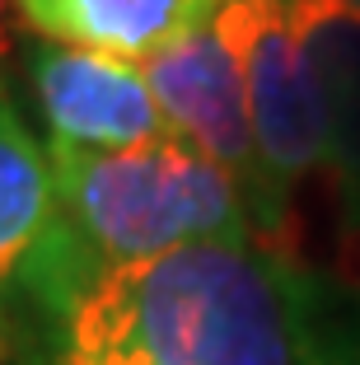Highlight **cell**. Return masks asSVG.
I'll list each match as a JSON object with an SVG mask.
<instances>
[{"label":"cell","mask_w":360,"mask_h":365,"mask_svg":"<svg viewBox=\"0 0 360 365\" xmlns=\"http://www.w3.org/2000/svg\"><path fill=\"white\" fill-rule=\"evenodd\" d=\"M309 281L253 244H192L108 272L52 328L56 365H309Z\"/></svg>","instance_id":"obj_1"},{"label":"cell","mask_w":360,"mask_h":365,"mask_svg":"<svg viewBox=\"0 0 360 365\" xmlns=\"http://www.w3.org/2000/svg\"><path fill=\"white\" fill-rule=\"evenodd\" d=\"M47 160L56 215L14 286L52 328L117 267L192 244H257L253 206L239 182L187 140H155L136 150H71L47 140Z\"/></svg>","instance_id":"obj_2"},{"label":"cell","mask_w":360,"mask_h":365,"mask_svg":"<svg viewBox=\"0 0 360 365\" xmlns=\"http://www.w3.org/2000/svg\"><path fill=\"white\" fill-rule=\"evenodd\" d=\"M215 33L225 38L244 80L267 182L290 206L299 182L318 169H332L328 108L299 38L295 0H220Z\"/></svg>","instance_id":"obj_3"},{"label":"cell","mask_w":360,"mask_h":365,"mask_svg":"<svg viewBox=\"0 0 360 365\" xmlns=\"http://www.w3.org/2000/svg\"><path fill=\"white\" fill-rule=\"evenodd\" d=\"M140 71H145L159 108H164L173 136L187 140L197 155L220 164L239 182V192L253 206L257 244L290 258V248H286L290 206L267 182L257 136H253V118H248L244 80H239V66H234L225 38L215 33V24L202 33H192V38H182L169 52L150 56Z\"/></svg>","instance_id":"obj_4"},{"label":"cell","mask_w":360,"mask_h":365,"mask_svg":"<svg viewBox=\"0 0 360 365\" xmlns=\"http://www.w3.org/2000/svg\"><path fill=\"white\" fill-rule=\"evenodd\" d=\"M33 94L52 145L71 150H136L178 140L145 71L85 47L43 43L33 52Z\"/></svg>","instance_id":"obj_5"},{"label":"cell","mask_w":360,"mask_h":365,"mask_svg":"<svg viewBox=\"0 0 360 365\" xmlns=\"http://www.w3.org/2000/svg\"><path fill=\"white\" fill-rule=\"evenodd\" d=\"M14 10L47 43L145 66L182 38L211 29L220 0H14Z\"/></svg>","instance_id":"obj_6"},{"label":"cell","mask_w":360,"mask_h":365,"mask_svg":"<svg viewBox=\"0 0 360 365\" xmlns=\"http://www.w3.org/2000/svg\"><path fill=\"white\" fill-rule=\"evenodd\" d=\"M295 24L328 108V173L346 187V211H360V10L346 0H295Z\"/></svg>","instance_id":"obj_7"},{"label":"cell","mask_w":360,"mask_h":365,"mask_svg":"<svg viewBox=\"0 0 360 365\" xmlns=\"http://www.w3.org/2000/svg\"><path fill=\"white\" fill-rule=\"evenodd\" d=\"M56 215V178L47 145L29 136L0 80V290L14 286Z\"/></svg>","instance_id":"obj_8"},{"label":"cell","mask_w":360,"mask_h":365,"mask_svg":"<svg viewBox=\"0 0 360 365\" xmlns=\"http://www.w3.org/2000/svg\"><path fill=\"white\" fill-rule=\"evenodd\" d=\"M346 262H351V286L360 300V211H346Z\"/></svg>","instance_id":"obj_9"},{"label":"cell","mask_w":360,"mask_h":365,"mask_svg":"<svg viewBox=\"0 0 360 365\" xmlns=\"http://www.w3.org/2000/svg\"><path fill=\"white\" fill-rule=\"evenodd\" d=\"M14 47V0H0V61Z\"/></svg>","instance_id":"obj_10"},{"label":"cell","mask_w":360,"mask_h":365,"mask_svg":"<svg viewBox=\"0 0 360 365\" xmlns=\"http://www.w3.org/2000/svg\"><path fill=\"white\" fill-rule=\"evenodd\" d=\"M309 365H360V356H337V351L323 356V351H314V361H309Z\"/></svg>","instance_id":"obj_11"},{"label":"cell","mask_w":360,"mask_h":365,"mask_svg":"<svg viewBox=\"0 0 360 365\" xmlns=\"http://www.w3.org/2000/svg\"><path fill=\"white\" fill-rule=\"evenodd\" d=\"M346 5H356V10H360V0H346Z\"/></svg>","instance_id":"obj_12"}]
</instances>
